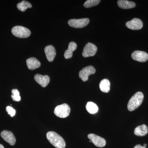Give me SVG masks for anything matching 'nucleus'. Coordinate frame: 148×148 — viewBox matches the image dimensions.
<instances>
[{
	"label": "nucleus",
	"instance_id": "1",
	"mask_svg": "<svg viewBox=\"0 0 148 148\" xmlns=\"http://www.w3.org/2000/svg\"><path fill=\"white\" fill-rule=\"evenodd\" d=\"M47 138L49 143L56 148H65L66 142L64 138L58 133L53 131L48 132Z\"/></svg>",
	"mask_w": 148,
	"mask_h": 148
},
{
	"label": "nucleus",
	"instance_id": "2",
	"mask_svg": "<svg viewBox=\"0 0 148 148\" xmlns=\"http://www.w3.org/2000/svg\"><path fill=\"white\" fill-rule=\"evenodd\" d=\"M144 96L143 93L138 92L131 97L127 104V109L130 112L134 111L143 103Z\"/></svg>",
	"mask_w": 148,
	"mask_h": 148
},
{
	"label": "nucleus",
	"instance_id": "3",
	"mask_svg": "<svg viewBox=\"0 0 148 148\" xmlns=\"http://www.w3.org/2000/svg\"><path fill=\"white\" fill-rule=\"evenodd\" d=\"M71 108L70 106L66 104H62L56 107L54 109V114L56 116L61 118H65L70 115Z\"/></svg>",
	"mask_w": 148,
	"mask_h": 148
},
{
	"label": "nucleus",
	"instance_id": "4",
	"mask_svg": "<svg viewBox=\"0 0 148 148\" xmlns=\"http://www.w3.org/2000/svg\"><path fill=\"white\" fill-rule=\"evenodd\" d=\"M12 33L14 36L19 38H27L30 36L31 32L29 29L22 27L17 26L12 29Z\"/></svg>",
	"mask_w": 148,
	"mask_h": 148
},
{
	"label": "nucleus",
	"instance_id": "5",
	"mask_svg": "<svg viewBox=\"0 0 148 148\" xmlns=\"http://www.w3.org/2000/svg\"><path fill=\"white\" fill-rule=\"evenodd\" d=\"M95 69L92 66H90L85 67L80 71L79 76L83 81L86 82L88 80V77L90 75L95 73Z\"/></svg>",
	"mask_w": 148,
	"mask_h": 148
},
{
	"label": "nucleus",
	"instance_id": "6",
	"mask_svg": "<svg viewBox=\"0 0 148 148\" xmlns=\"http://www.w3.org/2000/svg\"><path fill=\"white\" fill-rule=\"evenodd\" d=\"M89 19L88 18L80 19H71L68 21L69 26L75 28H82L89 24Z\"/></svg>",
	"mask_w": 148,
	"mask_h": 148
},
{
	"label": "nucleus",
	"instance_id": "7",
	"mask_svg": "<svg viewBox=\"0 0 148 148\" xmlns=\"http://www.w3.org/2000/svg\"><path fill=\"white\" fill-rule=\"evenodd\" d=\"M97 49L98 48L95 45L90 42L88 43L84 48L82 56L85 58L93 56L97 52Z\"/></svg>",
	"mask_w": 148,
	"mask_h": 148
},
{
	"label": "nucleus",
	"instance_id": "8",
	"mask_svg": "<svg viewBox=\"0 0 148 148\" xmlns=\"http://www.w3.org/2000/svg\"><path fill=\"white\" fill-rule=\"evenodd\" d=\"M88 138L95 146L98 147H103L106 145V140L98 135L90 133L88 135Z\"/></svg>",
	"mask_w": 148,
	"mask_h": 148
},
{
	"label": "nucleus",
	"instance_id": "9",
	"mask_svg": "<svg viewBox=\"0 0 148 148\" xmlns=\"http://www.w3.org/2000/svg\"><path fill=\"white\" fill-rule=\"evenodd\" d=\"M1 136L5 142L12 146L14 145L16 143V138L13 133L11 131L4 130L1 132Z\"/></svg>",
	"mask_w": 148,
	"mask_h": 148
},
{
	"label": "nucleus",
	"instance_id": "10",
	"mask_svg": "<svg viewBox=\"0 0 148 148\" xmlns=\"http://www.w3.org/2000/svg\"><path fill=\"white\" fill-rule=\"evenodd\" d=\"M131 57L133 60L139 62H145L147 61L148 54L145 51H135L132 53Z\"/></svg>",
	"mask_w": 148,
	"mask_h": 148
},
{
	"label": "nucleus",
	"instance_id": "11",
	"mask_svg": "<svg viewBox=\"0 0 148 148\" xmlns=\"http://www.w3.org/2000/svg\"><path fill=\"white\" fill-rule=\"evenodd\" d=\"M126 26L128 29L131 30H140L143 28V23L139 18H134L131 21L126 22Z\"/></svg>",
	"mask_w": 148,
	"mask_h": 148
},
{
	"label": "nucleus",
	"instance_id": "12",
	"mask_svg": "<svg viewBox=\"0 0 148 148\" xmlns=\"http://www.w3.org/2000/svg\"><path fill=\"white\" fill-rule=\"evenodd\" d=\"M35 81L42 87H45L50 82V77L47 75H42L40 74H36L34 76Z\"/></svg>",
	"mask_w": 148,
	"mask_h": 148
},
{
	"label": "nucleus",
	"instance_id": "13",
	"mask_svg": "<svg viewBox=\"0 0 148 148\" xmlns=\"http://www.w3.org/2000/svg\"><path fill=\"white\" fill-rule=\"evenodd\" d=\"M45 52L48 61L52 62L56 55V51L55 48L51 45H48L45 48Z\"/></svg>",
	"mask_w": 148,
	"mask_h": 148
},
{
	"label": "nucleus",
	"instance_id": "14",
	"mask_svg": "<svg viewBox=\"0 0 148 148\" xmlns=\"http://www.w3.org/2000/svg\"><path fill=\"white\" fill-rule=\"evenodd\" d=\"M27 64L28 69L31 70L38 69L41 66L39 61L34 57L28 58L27 60Z\"/></svg>",
	"mask_w": 148,
	"mask_h": 148
},
{
	"label": "nucleus",
	"instance_id": "15",
	"mask_svg": "<svg viewBox=\"0 0 148 148\" xmlns=\"http://www.w3.org/2000/svg\"><path fill=\"white\" fill-rule=\"evenodd\" d=\"M77 48V45L75 42H71L69 44L68 49L65 51L64 57L66 59H69L72 58L73 56V52Z\"/></svg>",
	"mask_w": 148,
	"mask_h": 148
},
{
	"label": "nucleus",
	"instance_id": "16",
	"mask_svg": "<svg viewBox=\"0 0 148 148\" xmlns=\"http://www.w3.org/2000/svg\"><path fill=\"white\" fill-rule=\"evenodd\" d=\"M117 4L119 7L124 9L134 8L136 6L135 3L126 0H119L117 1Z\"/></svg>",
	"mask_w": 148,
	"mask_h": 148
},
{
	"label": "nucleus",
	"instance_id": "17",
	"mask_svg": "<svg viewBox=\"0 0 148 148\" xmlns=\"http://www.w3.org/2000/svg\"><path fill=\"white\" fill-rule=\"evenodd\" d=\"M148 128L145 124L139 125L135 128L134 134L138 136H144L147 134Z\"/></svg>",
	"mask_w": 148,
	"mask_h": 148
},
{
	"label": "nucleus",
	"instance_id": "18",
	"mask_svg": "<svg viewBox=\"0 0 148 148\" xmlns=\"http://www.w3.org/2000/svg\"><path fill=\"white\" fill-rule=\"evenodd\" d=\"M100 88L102 92H108L110 88V83L108 79H103L100 82Z\"/></svg>",
	"mask_w": 148,
	"mask_h": 148
},
{
	"label": "nucleus",
	"instance_id": "19",
	"mask_svg": "<svg viewBox=\"0 0 148 148\" xmlns=\"http://www.w3.org/2000/svg\"><path fill=\"white\" fill-rule=\"evenodd\" d=\"M86 108L88 112L91 114H96L98 111V106L95 103L92 102H88Z\"/></svg>",
	"mask_w": 148,
	"mask_h": 148
},
{
	"label": "nucleus",
	"instance_id": "20",
	"mask_svg": "<svg viewBox=\"0 0 148 148\" xmlns=\"http://www.w3.org/2000/svg\"><path fill=\"white\" fill-rule=\"evenodd\" d=\"M32 7L31 3L25 1H22L17 5V8L21 12H24L27 8H31Z\"/></svg>",
	"mask_w": 148,
	"mask_h": 148
},
{
	"label": "nucleus",
	"instance_id": "21",
	"mask_svg": "<svg viewBox=\"0 0 148 148\" xmlns=\"http://www.w3.org/2000/svg\"><path fill=\"white\" fill-rule=\"evenodd\" d=\"M101 1L100 0H88L85 2L84 6L86 8H89L98 5Z\"/></svg>",
	"mask_w": 148,
	"mask_h": 148
},
{
	"label": "nucleus",
	"instance_id": "22",
	"mask_svg": "<svg viewBox=\"0 0 148 148\" xmlns=\"http://www.w3.org/2000/svg\"><path fill=\"white\" fill-rule=\"evenodd\" d=\"M12 95H11V97L14 101L18 102L21 101V98L20 96V93L17 89H12Z\"/></svg>",
	"mask_w": 148,
	"mask_h": 148
},
{
	"label": "nucleus",
	"instance_id": "23",
	"mask_svg": "<svg viewBox=\"0 0 148 148\" xmlns=\"http://www.w3.org/2000/svg\"><path fill=\"white\" fill-rule=\"evenodd\" d=\"M6 110L8 113V114L10 115L11 116L13 117L15 115V114H16V110L12 107H10V106H7Z\"/></svg>",
	"mask_w": 148,
	"mask_h": 148
},
{
	"label": "nucleus",
	"instance_id": "24",
	"mask_svg": "<svg viewBox=\"0 0 148 148\" xmlns=\"http://www.w3.org/2000/svg\"><path fill=\"white\" fill-rule=\"evenodd\" d=\"M134 148H146V147H143V146H142L141 145H136V146L134 147Z\"/></svg>",
	"mask_w": 148,
	"mask_h": 148
},
{
	"label": "nucleus",
	"instance_id": "25",
	"mask_svg": "<svg viewBox=\"0 0 148 148\" xmlns=\"http://www.w3.org/2000/svg\"><path fill=\"white\" fill-rule=\"evenodd\" d=\"M0 148H4V147L2 145L0 144Z\"/></svg>",
	"mask_w": 148,
	"mask_h": 148
},
{
	"label": "nucleus",
	"instance_id": "26",
	"mask_svg": "<svg viewBox=\"0 0 148 148\" xmlns=\"http://www.w3.org/2000/svg\"><path fill=\"white\" fill-rule=\"evenodd\" d=\"M147 146V144H144V146H143V147H145L146 148V147Z\"/></svg>",
	"mask_w": 148,
	"mask_h": 148
},
{
	"label": "nucleus",
	"instance_id": "27",
	"mask_svg": "<svg viewBox=\"0 0 148 148\" xmlns=\"http://www.w3.org/2000/svg\"><path fill=\"white\" fill-rule=\"evenodd\" d=\"M89 142H90V143H91V140H90V141H89Z\"/></svg>",
	"mask_w": 148,
	"mask_h": 148
}]
</instances>
